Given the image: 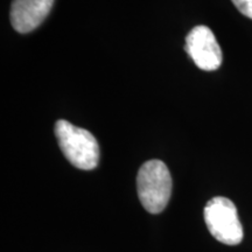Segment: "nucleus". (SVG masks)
I'll return each mask as SVG.
<instances>
[{"label":"nucleus","mask_w":252,"mask_h":252,"mask_svg":"<svg viewBox=\"0 0 252 252\" xmlns=\"http://www.w3.org/2000/svg\"><path fill=\"white\" fill-rule=\"evenodd\" d=\"M55 135L67 160L76 168L91 171L99 161V146L94 134L67 121L56 122Z\"/></svg>","instance_id":"f257e3e1"},{"label":"nucleus","mask_w":252,"mask_h":252,"mask_svg":"<svg viewBox=\"0 0 252 252\" xmlns=\"http://www.w3.org/2000/svg\"><path fill=\"white\" fill-rule=\"evenodd\" d=\"M173 181L169 169L160 160H150L140 167L137 176L138 196L151 214H159L167 207Z\"/></svg>","instance_id":"f03ea898"},{"label":"nucleus","mask_w":252,"mask_h":252,"mask_svg":"<svg viewBox=\"0 0 252 252\" xmlns=\"http://www.w3.org/2000/svg\"><path fill=\"white\" fill-rule=\"evenodd\" d=\"M204 220L208 230L220 243L237 245L243 239V226L237 208L229 198L216 196L204 208Z\"/></svg>","instance_id":"7ed1b4c3"},{"label":"nucleus","mask_w":252,"mask_h":252,"mask_svg":"<svg viewBox=\"0 0 252 252\" xmlns=\"http://www.w3.org/2000/svg\"><path fill=\"white\" fill-rule=\"evenodd\" d=\"M186 52L195 64L204 71H214L222 64V49L209 27H194L186 37Z\"/></svg>","instance_id":"20e7f679"},{"label":"nucleus","mask_w":252,"mask_h":252,"mask_svg":"<svg viewBox=\"0 0 252 252\" xmlns=\"http://www.w3.org/2000/svg\"><path fill=\"white\" fill-rule=\"evenodd\" d=\"M54 0H13L11 24L19 33H30L40 26L52 11Z\"/></svg>","instance_id":"39448f33"},{"label":"nucleus","mask_w":252,"mask_h":252,"mask_svg":"<svg viewBox=\"0 0 252 252\" xmlns=\"http://www.w3.org/2000/svg\"><path fill=\"white\" fill-rule=\"evenodd\" d=\"M231 1L242 14L252 19V0H231Z\"/></svg>","instance_id":"423d86ee"}]
</instances>
